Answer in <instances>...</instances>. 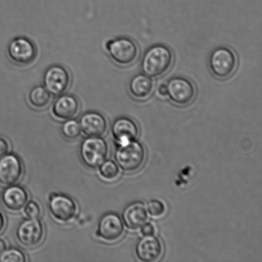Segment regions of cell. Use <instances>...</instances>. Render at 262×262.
<instances>
[{
	"label": "cell",
	"instance_id": "obj_1",
	"mask_svg": "<svg viewBox=\"0 0 262 262\" xmlns=\"http://www.w3.org/2000/svg\"><path fill=\"white\" fill-rule=\"evenodd\" d=\"M173 58V52L168 46L161 43L151 46L144 53L141 71L151 78H159L171 69Z\"/></svg>",
	"mask_w": 262,
	"mask_h": 262
},
{
	"label": "cell",
	"instance_id": "obj_2",
	"mask_svg": "<svg viewBox=\"0 0 262 262\" xmlns=\"http://www.w3.org/2000/svg\"><path fill=\"white\" fill-rule=\"evenodd\" d=\"M108 143L102 136H87L79 146V156L84 165L97 169L109 155Z\"/></svg>",
	"mask_w": 262,
	"mask_h": 262
},
{
	"label": "cell",
	"instance_id": "obj_3",
	"mask_svg": "<svg viewBox=\"0 0 262 262\" xmlns=\"http://www.w3.org/2000/svg\"><path fill=\"white\" fill-rule=\"evenodd\" d=\"M115 153V160L122 170L133 172L143 165L145 150L140 142L135 140L119 144Z\"/></svg>",
	"mask_w": 262,
	"mask_h": 262
},
{
	"label": "cell",
	"instance_id": "obj_4",
	"mask_svg": "<svg viewBox=\"0 0 262 262\" xmlns=\"http://www.w3.org/2000/svg\"><path fill=\"white\" fill-rule=\"evenodd\" d=\"M237 56L230 48L221 46L210 53L209 66L215 78L225 79L232 76L237 68Z\"/></svg>",
	"mask_w": 262,
	"mask_h": 262
},
{
	"label": "cell",
	"instance_id": "obj_5",
	"mask_svg": "<svg viewBox=\"0 0 262 262\" xmlns=\"http://www.w3.org/2000/svg\"><path fill=\"white\" fill-rule=\"evenodd\" d=\"M106 49L110 58L122 67L132 65L137 60L140 54L137 43L128 37H119L107 41Z\"/></svg>",
	"mask_w": 262,
	"mask_h": 262
},
{
	"label": "cell",
	"instance_id": "obj_6",
	"mask_svg": "<svg viewBox=\"0 0 262 262\" xmlns=\"http://www.w3.org/2000/svg\"><path fill=\"white\" fill-rule=\"evenodd\" d=\"M48 208L53 219L61 224L73 222L78 214V205L73 198L62 193L49 197Z\"/></svg>",
	"mask_w": 262,
	"mask_h": 262
},
{
	"label": "cell",
	"instance_id": "obj_7",
	"mask_svg": "<svg viewBox=\"0 0 262 262\" xmlns=\"http://www.w3.org/2000/svg\"><path fill=\"white\" fill-rule=\"evenodd\" d=\"M166 86L169 99L173 104L180 106L191 104L196 96L194 84L184 77H173L167 82Z\"/></svg>",
	"mask_w": 262,
	"mask_h": 262
},
{
	"label": "cell",
	"instance_id": "obj_8",
	"mask_svg": "<svg viewBox=\"0 0 262 262\" xmlns=\"http://www.w3.org/2000/svg\"><path fill=\"white\" fill-rule=\"evenodd\" d=\"M15 235L18 243L23 247L35 248L42 244L45 239V227L39 218H27L18 225Z\"/></svg>",
	"mask_w": 262,
	"mask_h": 262
},
{
	"label": "cell",
	"instance_id": "obj_9",
	"mask_svg": "<svg viewBox=\"0 0 262 262\" xmlns=\"http://www.w3.org/2000/svg\"><path fill=\"white\" fill-rule=\"evenodd\" d=\"M7 55L10 61L15 65L27 66L35 60L37 48L32 40L25 37H17L8 45Z\"/></svg>",
	"mask_w": 262,
	"mask_h": 262
},
{
	"label": "cell",
	"instance_id": "obj_10",
	"mask_svg": "<svg viewBox=\"0 0 262 262\" xmlns=\"http://www.w3.org/2000/svg\"><path fill=\"white\" fill-rule=\"evenodd\" d=\"M70 72L65 67L55 64L46 69L43 76V86L51 95L59 96L68 91L71 84Z\"/></svg>",
	"mask_w": 262,
	"mask_h": 262
},
{
	"label": "cell",
	"instance_id": "obj_11",
	"mask_svg": "<svg viewBox=\"0 0 262 262\" xmlns=\"http://www.w3.org/2000/svg\"><path fill=\"white\" fill-rule=\"evenodd\" d=\"M124 231L122 218L116 213L107 212L100 218L96 236L102 242L114 243L122 238Z\"/></svg>",
	"mask_w": 262,
	"mask_h": 262
},
{
	"label": "cell",
	"instance_id": "obj_12",
	"mask_svg": "<svg viewBox=\"0 0 262 262\" xmlns=\"http://www.w3.org/2000/svg\"><path fill=\"white\" fill-rule=\"evenodd\" d=\"M23 173L24 166L16 154L9 152L0 158V185L7 187L16 184Z\"/></svg>",
	"mask_w": 262,
	"mask_h": 262
},
{
	"label": "cell",
	"instance_id": "obj_13",
	"mask_svg": "<svg viewBox=\"0 0 262 262\" xmlns=\"http://www.w3.org/2000/svg\"><path fill=\"white\" fill-rule=\"evenodd\" d=\"M1 200L5 209L12 212L21 211L29 200V194L25 187L14 184L7 186L2 192Z\"/></svg>",
	"mask_w": 262,
	"mask_h": 262
},
{
	"label": "cell",
	"instance_id": "obj_14",
	"mask_svg": "<svg viewBox=\"0 0 262 262\" xmlns=\"http://www.w3.org/2000/svg\"><path fill=\"white\" fill-rule=\"evenodd\" d=\"M82 133L87 136H102L107 132L108 122L104 115L90 111L81 115L79 120Z\"/></svg>",
	"mask_w": 262,
	"mask_h": 262
},
{
	"label": "cell",
	"instance_id": "obj_15",
	"mask_svg": "<svg viewBox=\"0 0 262 262\" xmlns=\"http://www.w3.org/2000/svg\"><path fill=\"white\" fill-rule=\"evenodd\" d=\"M80 110V102L73 94H63L59 96L52 107L53 116L58 120L74 119Z\"/></svg>",
	"mask_w": 262,
	"mask_h": 262
},
{
	"label": "cell",
	"instance_id": "obj_16",
	"mask_svg": "<svg viewBox=\"0 0 262 262\" xmlns=\"http://www.w3.org/2000/svg\"><path fill=\"white\" fill-rule=\"evenodd\" d=\"M163 253V246L158 238L153 235L144 236L136 246V254L139 260L153 262L159 260Z\"/></svg>",
	"mask_w": 262,
	"mask_h": 262
},
{
	"label": "cell",
	"instance_id": "obj_17",
	"mask_svg": "<svg viewBox=\"0 0 262 262\" xmlns=\"http://www.w3.org/2000/svg\"><path fill=\"white\" fill-rule=\"evenodd\" d=\"M113 137L118 144L135 140L139 134V128L136 123L130 118L120 117L113 122L112 125Z\"/></svg>",
	"mask_w": 262,
	"mask_h": 262
},
{
	"label": "cell",
	"instance_id": "obj_18",
	"mask_svg": "<svg viewBox=\"0 0 262 262\" xmlns=\"http://www.w3.org/2000/svg\"><path fill=\"white\" fill-rule=\"evenodd\" d=\"M147 219V210L145 205L141 202H135L127 205L122 214L123 223L130 230H137L141 228Z\"/></svg>",
	"mask_w": 262,
	"mask_h": 262
},
{
	"label": "cell",
	"instance_id": "obj_19",
	"mask_svg": "<svg viewBox=\"0 0 262 262\" xmlns=\"http://www.w3.org/2000/svg\"><path fill=\"white\" fill-rule=\"evenodd\" d=\"M154 89L153 79L145 74H138L130 79L129 91L131 96L138 100L150 97Z\"/></svg>",
	"mask_w": 262,
	"mask_h": 262
},
{
	"label": "cell",
	"instance_id": "obj_20",
	"mask_svg": "<svg viewBox=\"0 0 262 262\" xmlns=\"http://www.w3.org/2000/svg\"><path fill=\"white\" fill-rule=\"evenodd\" d=\"M51 95L45 87L38 85L30 90L28 96L31 106L35 110H43L47 107L51 101Z\"/></svg>",
	"mask_w": 262,
	"mask_h": 262
},
{
	"label": "cell",
	"instance_id": "obj_21",
	"mask_svg": "<svg viewBox=\"0 0 262 262\" xmlns=\"http://www.w3.org/2000/svg\"><path fill=\"white\" fill-rule=\"evenodd\" d=\"M100 178L105 182H114L119 178L120 168L116 162L106 159L98 168Z\"/></svg>",
	"mask_w": 262,
	"mask_h": 262
},
{
	"label": "cell",
	"instance_id": "obj_22",
	"mask_svg": "<svg viewBox=\"0 0 262 262\" xmlns=\"http://www.w3.org/2000/svg\"><path fill=\"white\" fill-rule=\"evenodd\" d=\"M61 132L66 140H74L81 136L82 131L79 121L72 119L66 120L61 125Z\"/></svg>",
	"mask_w": 262,
	"mask_h": 262
},
{
	"label": "cell",
	"instance_id": "obj_23",
	"mask_svg": "<svg viewBox=\"0 0 262 262\" xmlns=\"http://www.w3.org/2000/svg\"><path fill=\"white\" fill-rule=\"evenodd\" d=\"M27 256L21 250L17 248L7 249L0 256L1 262H26Z\"/></svg>",
	"mask_w": 262,
	"mask_h": 262
},
{
	"label": "cell",
	"instance_id": "obj_24",
	"mask_svg": "<svg viewBox=\"0 0 262 262\" xmlns=\"http://www.w3.org/2000/svg\"><path fill=\"white\" fill-rule=\"evenodd\" d=\"M23 210L25 216L30 219H38L42 213L41 205L35 200H28Z\"/></svg>",
	"mask_w": 262,
	"mask_h": 262
},
{
	"label": "cell",
	"instance_id": "obj_25",
	"mask_svg": "<svg viewBox=\"0 0 262 262\" xmlns=\"http://www.w3.org/2000/svg\"><path fill=\"white\" fill-rule=\"evenodd\" d=\"M147 211L152 217L162 216L166 211L165 205L158 200H152L148 203Z\"/></svg>",
	"mask_w": 262,
	"mask_h": 262
},
{
	"label": "cell",
	"instance_id": "obj_26",
	"mask_svg": "<svg viewBox=\"0 0 262 262\" xmlns=\"http://www.w3.org/2000/svg\"><path fill=\"white\" fill-rule=\"evenodd\" d=\"M10 144L9 141L4 138H0V158L10 152Z\"/></svg>",
	"mask_w": 262,
	"mask_h": 262
},
{
	"label": "cell",
	"instance_id": "obj_27",
	"mask_svg": "<svg viewBox=\"0 0 262 262\" xmlns=\"http://www.w3.org/2000/svg\"><path fill=\"white\" fill-rule=\"evenodd\" d=\"M141 228V232L143 236L153 235L155 233V228L151 223H145Z\"/></svg>",
	"mask_w": 262,
	"mask_h": 262
},
{
	"label": "cell",
	"instance_id": "obj_28",
	"mask_svg": "<svg viewBox=\"0 0 262 262\" xmlns=\"http://www.w3.org/2000/svg\"><path fill=\"white\" fill-rule=\"evenodd\" d=\"M5 226H6V220L4 214L0 211V233L4 230Z\"/></svg>",
	"mask_w": 262,
	"mask_h": 262
},
{
	"label": "cell",
	"instance_id": "obj_29",
	"mask_svg": "<svg viewBox=\"0 0 262 262\" xmlns=\"http://www.w3.org/2000/svg\"><path fill=\"white\" fill-rule=\"evenodd\" d=\"M7 249V245L6 241L3 238H0V256L2 255V254L4 252L5 250Z\"/></svg>",
	"mask_w": 262,
	"mask_h": 262
},
{
	"label": "cell",
	"instance_id": "obj_30",
	"mask_svg": "<svg viewBox=\"0 0 262 262\" xmlns=\"http://www.w3.org/2000/svg\"><path fill=\"white\" fill-rule=\"evenodd\" d=\"M159 94L161 95L162 96H167V89L166 84H161L160 86L159 87L158 89Z\"/></svg>",
	"mask_w": 262,
	"mask_h": 262
}]
</instances>
